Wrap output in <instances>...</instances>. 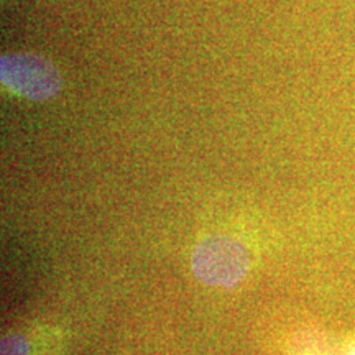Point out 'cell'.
Listing matches in <instances>:
<instances>
[{"label":"cell","mask_w":355,"mask_h":355,"mask_svg":"<svg viewBox=\"0 0 355 355\" xmlns=\"http://www.w3.org/2000/svg\"><path fill=\"white\" fill-rule=\"evenodd\" d=\"M30 344L24 336L10 334L2 343V355H28Z\"/></svg>","instance_id":"obj_3"},{"label":"cell","mask_w":355,"mask_h":355,"mask_svg":"<svg viewBox=\"0 0 355 355\" xmlns=\"http://www.w3.org/2000/svg\"><path fill=\"white\" fill-rule=\"evenodd\" d=\"M191 266L199 282L209 286L234 288L250 268V255L237 239L217 235L198 243L191 257Z\"/></svg>","instance_id":"obj_1"},{"label":"cell","mask_w":355,"mask_h":355,"mask_svg":"<svg viewBox=\"0 0 355 355\" xmlns=\"http://www.w3.org/2000/svg\"><path fill=\"white\" fill-rule=\"evenodd\" d=\"M2 76L8 87L32 99L50 97L61 84L56 69L37 56H6Z\"/></svg>","instance_id":"obj_2"},{"label":"cell","mask_w":355,"mask_h":355,"mask_svg":"<svg viewBox=\"0 0 355 355\" xmlns=\"http://www.w3.org/2000/svg\"><path fill=\"white\" fill-rule=\"evenodd\" d=\"M347 355H355V343H354L352 345H350V349H349Z\"/></svg>","instance_id":"obj_4"}]
</instances>
